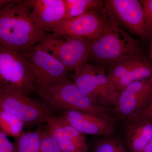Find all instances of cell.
Masks as SVG:
<instances>
[{
    "instance_id": "obj_1",
    "label": "cell",
    "mask_w": 152,
    "mask_h": 152,
    "mask_svg": "<svg viewBox=\"0 0 152 152\" xmlns=\"http://www.w3.org/2000/svg\"><path fill=\"white\" fill-rule=\"evenodd\" d=\"M28 1H10L0 9V45L22 51L41 43L49 34L30 18Z\"/></svg>"
},
{
    "instance_id": "obj_2",
    "label": "cell",
    "mask_w": 152,
    "mask_h": 152,
    "mask_svg": "<svg viewBox=\"0 0 152 152\" xmlns=\"http://www.w3.org/2000/svg\"><path fill=\"white\" fill-rule=\"evenodd\" d=\"M109 18L103 33L91 41L90 58L101 64L109 66L130 57L142 55L138 41Z\"/></svg>"
},
{
    "instance_id": "obj_3",
    "label": "cell",
    "mask_w": 152,
    "mask_h": 152,
    "mask_svg": "<svg viewBox=\"0 0 152 152\" xmlns=\"http://www.w3.org/2000/svg\"><path fill=\"white\" fill-rule=\"evenodd\" d=\"M46 107L64 110H76L110 117L108 109L92 100L75 83L67 78L38 94Z\"/></svg>"
},
{
    "instance_id": "obj_4",
    "label": "cell",
    "mask_w": 152,
    "mask_h": 152,
    "mask_svg": "<svg viewBox=\"0 0 152 152\" xmlns=\"http://www.w3.org/2000/svg\"><path fill=\"white\" fill-rule=\"evenodd\" d=\"M0 90L28 95L34 91L31 66L22 52L0 45Z\"/></svg>"
},
{
    "instance_id": "obj_5",
    "label": "cell",
    "mask_w": 152,
    "mask_h": 152,
    "mask_svg": "<svg viewBox=\"0 0 152 152\" xmlns=\"http://www.w3.org/2000/svg\"><path fill=\"white\" fill-rule=\"evenodd\" d=\"M20 52L25 55L31 65L34 90L38 94L68 78L69 71L39 44Z\"/></svg>"
},
{
    "instance_id": "obj_6",
    "label": "cell",
    "mask_w": 152,
    "mask_h": 152,
    "mask_svg": "<svg viewBox=\"0 0 152 152\" xmlns=\"http://www.w3.org/2000/svg\"><path fill=\"white\" fill-rule=\"evenodd\" d=\"M91 41L78 37H55L49 34L39 44L68 70L75 72L89 59Z\"/></svg>"
},
{
    "instance_id": "obj_7",
    "label": "cell",
    "mask_w": 152,
    "mask_h": 152,
    "mask_svg": "<svg viewBox=\"0 0 152 152\" xmlns=\"http://www.w3.org/2000/svg\"><path fill=\"white\" fill-rule=\"evenodd\" d=\"M73 82L82 92L96 103L107 109L114 107L118 94L102 68L87 63L75 72Z\"/></svg>"
},
{
    "instance_id": "obj_8",
    "label": "cell",
    "mask_w": 152,
    "mask_h": 152,
    "mask_svg": "<svg viewBox=\"0 0 152 152\" xmlns=\"http://www.w3.org/2000/svg\"><path fill=\"white\" fill-rule=\"evenodd\" d=\"M109 17L133 34L143 39L152 36L143 7L138 0H106Z\"/></svg>"
},
{
    "instance_id": "obj_9",
    "label": "cell",
    "mask_w": 152,
    "mask_h": 152,
    "mask_svg": "<svg viewBox=\"0 0 152 152\" xmlns=\"http://www.w3.org/2000/svg\"><path fill=\"white\" fill-rule=\"evenodd\" d=\"M0 109L13 114L29 127L46 123L50 115L46 107L37 101L12 90H0Z\"/></svg>"
},
{
    "instance_id": "obj_10",
    "label": "cell",
    "mask_w": 152,
    "mask_h": 152,
    "mask_svg": "<svg viewBox=\"0 0 152 152\" xmlns=\"http://www.w3.org/2000/svg\"><path fill=\"white\" fill-rule=\"evenodd\" d=\"M91 11L80 16L64 19L50 28L52 37H74L93 41L103 33L109 19L98 12Z\"/></svg>"
},
{
    "instance_id": "obj_11",
    "label": "cell",
    "mask_w": 152,
    "mask_h": 152,
    "mask_svg": "<svg viewBox=\"0 0 152 152\" xmlns=\"http://www.w3.org/2000/svg\"><path fill=\"white\" fill-rule=\"evenodd\" d=\"M152 96V78L128 85L118 94L114 109L120 118L129 121Z\"/></svg>"
},
{
    "instance_id": "obj_12",
    "label": "cell",
    "mask_w": 152,
    "mask_h": 152,
    "mask_svg": "<svg viewBox=\"0 0 152 152\" xmlns=\"http://www.w3.org/2000/svg\"><path fill=\"white\" fill-rule=\"evenodd\" d=\"M60 117L84 134L108 137L114 132L111 117L76 110L66 111Z\"/></svg>"
},
{
    "instance_id": "obj_13",
    "label": "cell",
    "mask_w": 152,
    "mask_h": 152,
    "mask_svg": "<svg viewBox=\"0 0 152 152\" xmlns=\"http://www.w3.org/2000/svg\"><path fill=\"white\" fill-rule=\"evenodd\" d=\"M30 18L39 27L48 31L53 26L65 19L64 0H29Z\"/></svg>"
},
{
    "instance_id": "obj_14",
    "label": "cell",
    "mask_w": 152,
    "mask_h": 152,
    "mask_svg": "<svg viewBox=\"0 0 152 152\" xmlns=\"http://www.w3.org/2000/svg\"><path fill=\"white\" fill-rule=\"evenodd\" d=\"M125 144L130 152H142L152 138V122L126 123Z\"/></svg>"
},
{
    "instance_id": "obj_15",
    "label": "cell",
    "mask_w": 152,
    "mask_h": 152,
    "mask_svg": "<svg viewBox=\"0 0 152 152\" xmlns=\"http://www.w3.org/2000/svg\"><path fill=\"white\" fill-rule=\"evenodd\" d=\"M152 78V64L144 58L126 75L120 79L115 86L117 94L128 85L134 82Z\"/></svg>"
},
{
    "instance_id": "obj_16",
    "label": "cell",
    "mask_w": 152,
    "mask_h": 152,
    "mask_svg": "<svg viewBox=\"0 0 152 152\" xmlns=\"http://www.w3.org/2000/svg\"><path fill=\"white\" fill-rule=\"evenodd\" d=\"M46 123L48 125V129L62 152H86L66 135L58 117H53L49 115L47 118Z\"/></svg>"
},
{
    "instance_id": "obj_17",
    "label": "cell",
    "mask_w": 152,
    "mask_h": 152,
    "mask_svg": "<svg viewBox=\"0 0 152 152\" xmlns=\"http://www.w3.org/2000/svg\"><path fill=\"white\" fill-rule=\"evenodd\" d=\"M144 58L143 55L135 56L121 60L109 66L107 76L114 90L115 85L118 81L126 75Z\"/></svg>"
},
{
    "instance_id": "obj_18",
    "label": "cell",
    "mask_w": 152,
    "mask_h": 152,
    "mask_svg": "<svg viewBox=\"0 0 152 152\" xmlns=\"http://www.w3.org/2000/svg\"><path fill=\"white\" fill-rule=\"evenodd\" d=\"M66 6L65 19L80 16L91 11H99L104 2L101 0H64Z\"/></svg>"
},
{
    "instance_id": "obj_19",
    "label": "cell",
    "mask_w": 152,
    "mask_h": 152,
    "mask_svg": "<svg viewBox=\"0 0 152 152\" xmlns=\"http://www.w3.org/2000/svg\"><path fill=\"white\" fill-rule=\"evenodd\" d=\"M41 129L37 130L23 132L15 138L14 144L18 152H40V149Z\"/></svg>"
},
{
    "instance_id": "obj_20",
    "label": "cell",
    "mask_w": 152,
    "mask_h": 152,
    "mask_svg": "<svg viewBox=\"0 0 152 152\" xmlns=\"http://www.w3.org/2000/svg\"><path fill=\"white\" fill-rule=\"evenodd\" d=\"M24 126L13 114L0 109V132L7 137H18L23 132Z\"/></svg>"
},
{
    "instance_id": "obj_21",
    "label": "cell",
    "mask_w": 152,
    "mask_h": 152,
    "mask_svg": "<svg viewBox=\"0 0 152 152\" xmlns=\"http://www.w3.org/2000/svg\"><path fill=\"white\" fill-rule=\"evenodd\" d=\"M94 152H130L126 144L115 139H105L98 142Z\"/></svg>"
},
{
    "instance_id": "obj_22",
    "label": "cell",
    "mask_w": 152,
    "mask_h": 152,
    "mask_svg": "<svg viewBox=\"0 0 152 152\" xmlns=\"http://www.w3.org/2000/svg\"><path fill=\"white\" fill-rule=\"evenodd\" d=\"M40 152H62L48 129L42 130Z\"/></svg>"
},
{
    "instance_id": "obj_23",
    "label": "cell",
    "mask_w": 152,
    "mask_h": 152,
    "mask_svg": "<svg viewBox=\"0 0 152 152\" xmlns=\"http://www.w3.org/2000/svg\"><path fill=\"white\" fill-rule=\"evenodd\" d=\"M145 121L152 122V96L141 110L128 122Z\"/></svg>"
},
{
    "instance_id": "obj_24",
    "label": "cell",
    "mask_w": 152,
    "mask_h": 152,
    "mask_svg": "<svg viewBox=\"0 0 152 152\" xmlns=\"http://www.w3.org/2000/svg\"><path fill=\"white\" fill-rule=\"evenodd\" d=\"M0 152H18L14 143L0 132Z\"/></svg>"
},
{
    "instance_id": "obj_25",
    "label": "cell",
    "mask_w": 152,
    "mask_h": 152,
    "mask_svg": "<svg viewBox=\"0 0 152 152\" xmlns=\"http://www.w3.org/2000/svg\"><path fill=\"white\" fill-rule=\"evenodd\" d=\"M143 7L147 20L152 31V0L140 1Z\"/></svg>"
},
{
    "instance_id": "obj_26",
    "label": "cell",
    "mask_w": 152,
    "mask_h": 152,
    "mask_svg": "<svg viewBox=\"0 0 152 152\" xmlns=\"http://www.w3.org/2000/svg\"><path fill=\"white\" fill-rule=\"evenodd\" d=\"M142 152H152V138Z\"/></svg>"
},
{
    "instance_id": "obj_27",
    "label": "cell",
    "mask_w": 152,
    "mask_h": 152,
    "mask_svg": "<svg viewBox=\"0 0 152 152\" xmlns=\"http://www.w3.org/2000/svg\"><path fill=\"white\" fill-rule=\"evenodd\" d=\"M10 1H7V0H0V9L3 7L5 5L7 4Z\"/></svg>"
}]
</instances>
